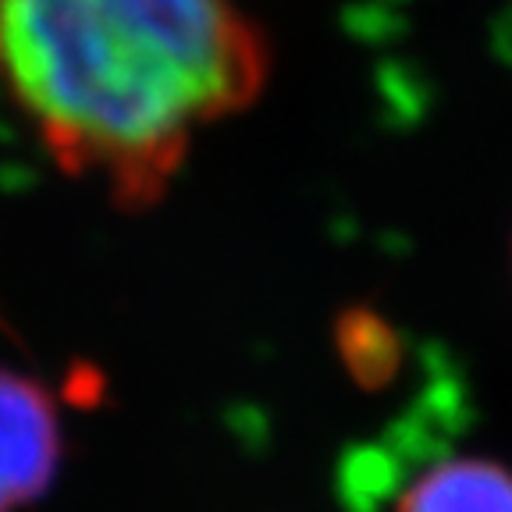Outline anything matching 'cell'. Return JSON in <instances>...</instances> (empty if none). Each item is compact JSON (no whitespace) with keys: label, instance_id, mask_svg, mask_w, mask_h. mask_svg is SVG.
Returning <instances> with one entry per match:
<instances>
[{"label":"cell","instance_id":"6da1fadb","mask_svg":"<svg viewBox=\"0 0 512 512\" xmlns=\"http://www.w3.org/2000/svg\"><path fill=\"white\" fill-rule=\"evenodd\" d=\"M264 75L235 0H0V86L57 164L114 200H157L192 136Z\"/></svg>","mask_w":512,"mask_h":512},{"label":"cell","instance_id":"7a4b0ae2","mask_svg":"<svg viewBox=\"0 0 512 512\" xmlns=\"http://www.w3.org/2000/svg\"><path fill=\"white\" fill-rule=\"evenodd\" d=\"M61 459V424L50 395L0 370V512H18L50 488Z\"/></svg>","mask_w":512,"mask_h":512},{"label":"cell","instance_id":"3957f363","mask_svg":"<svg viewBox=\"0 0 512 512\" xmlns=\"http://www.w3.org/2000/svg\"><path fill=\"white\" fill-rule=\"evenodd\" d=\"M399 512H512V473L484 459H448L402 495Z\"/></svg>","mask_w":512,"mask_h":512}]
</instances>
